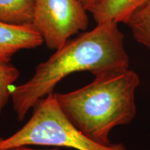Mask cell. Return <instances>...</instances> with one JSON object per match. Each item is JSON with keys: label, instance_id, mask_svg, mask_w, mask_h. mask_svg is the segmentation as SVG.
<instances>
[{"label": "cell", "instance_id": "cell-7", "mask_svg": "<svg viewBox=\"0 0 150 150\" xmlns=\"http://www.w3.org/2000/svg\"><path fill=\"white\" fill-rule=\"evenodd\" d=\"M35 0H0V22L29 25L33 20Z\"/></svg>", "mask_w": 150, "mask_h": 150}, {"label": "cell", "instance_id": "cell-8", "mask_svg": "<svg viewBox=\"0 0 150 150\" xmlns=\"http://www.w3.org/2000/svg\"><path fill=\"white\" fill-rule=\"evenodd\" d=\"M126 24L135 40L150 52V0L131 17Z\"/></svg>", "mask_w": 150, "mask_h": 150}, {"label": "cell", "instance_id": "cell-9", "mask_svg": "<svg viewBox=\"0 0 150 150\" xmlns=\"http://www.w3.org/2000/svg\"><path fill=\"white\" fill-rule=\"evenodd\" d=\"M20 72L11 63H0V115L11 98L13 84L16 81Z\"/></svg>", "mask_w": 150, "mask_h": 150}, {"label": "cell", "instance_id": "cell-4", "mask_svg": "<svg viewBox=\"0 0 150 150\" xmlns=\"http://www.w3.org/2000/svg\"><path fill=\"white\" fill-rule=\"evenodd\" d=\"M87 10L78 0H35L31 25L43 43L56 50L89 24Z\"/></svg>", "mask_w": 150, "mask_h": 150}, {"label": "cell", "instance_id": "cell-10", "mask_svg": "<svg viewBox=\"0 0 150 150\" xmlns=\"http://www.w3.org/2000/svg\"><path fill=\"white\" fill-rule=\"evenodd\" d=\"M78 1L89 12L100 0H78Z\"/></svg>", "mask_w": 150, "mask_h": 150}, {"label": "cell", "instance_id": "cell-2", "mask_svg": "<svg viewBox=\"0 0 150 150\" xmlns=\"http://www.w3.org/2000/svg\"><path fill=\"white\" fill-rule=\"evenodd\" d=\"M95 77L79 89L54 95L65 115L79 130L97 143L109 145L112 129L129 125L136 117L135 95L140 79L129 68Z\"/></svg>", "mask_w": 150, "mask_h": 150}, {"label": "cell", "instance_id": "cell-6", "mask_svg": "<svg viewBox=\"0 0 150 150\" xmlns=\"http://www.w3.org/2000/svg\"><path fill=\"white\" fill-rule=\"evenodd\" d=\"M149 0H100L90 13L97 24L104 22L127 24L137 11Z\"/></svg>", "mask_w": 150, "mask_h": 150}, {"label": "cell", "instance_id": "cell-1", "mask_svg": "<svg viewBox=\"0 0 150 150\" xmlns=\"http://www.w3.org/2000/svg\"><path fill=\"white\" fill-rule=\"evenodd\" d=\"M129 67L125 35L115 22L97 24L91 31L70 38L22 84L13 86L11 98L18 120L22 121L40 99L53 93L61 81L71 74L90 72L94 76Z\"/></svg>", "mask_w": 150, "mask_h": 150}, {"label": "cell", "instance_id": "cell-11", "mask_svg": "<svg viewBox=\"0 0 150 150\" xmlns=\"http://www.w3.org/2000/svg\"><path fill=\"white\" fill-rule=\"evenodd\" d=\"M7 150H44V149H33V148L30 147V146H20V147H17L11 148V149ZM47 150H59L58 149H47Z\"/></svg>", "mask_w": 150, "mask_h": 150}, {"label": "cell", "instance_id": "cell-3", "mask_svg": "<svg viewBox=\"0 0 150 150\" xmlns=\"http://www.w3.org/2000/svg\"><path fill=\"white\" fill-rule=\"evenodd\" d=\"M31 117L11 136L0 137V150L20 146H50L76 150H128L123 144L104 145L93 141L79 130L65 115L54 93L40 99Z\"/></svg>", "mask_w": 150, "mask_h": 150}, {"label": "cell", "instance_id": "cell-5", "mask_svg": "<svg viewBox=\"0 0 150 150\" xmlns=\"http://www.w3.org/2000/svg\"><path fill=\"white\" fill-rule=\"evenodd\" d=\"M42 38L31 24L14 25L0 22V63H11L16 53L42 45Z\"/></svg>", "mask_w": 150, "mask_h": 150}]
</instances>
